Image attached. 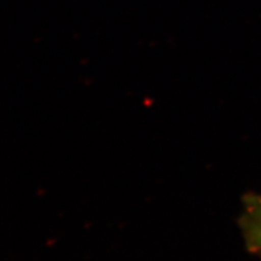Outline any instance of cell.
Segmentation results:
<instances>
[{
    "mask_svg": "<svg viewBox=\"0 0 261 261\" xmlns=\"http://www.w3.org/2000/svg\"><path fill=\"white\" fill-rule=\"evenodd\" d=\"M240 225L249 250L261 257V195H248L243 200Z\"/></svg>",
    "mask_w": 261,
    "mask_h": 261,
    "instance_id": "cell-1",
    "label": "cell"
}]
</instances>
